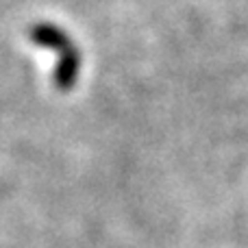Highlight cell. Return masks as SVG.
I'll list each match as a JSON object with an SVG mask.
<instances>
[{
  "label": "cell",
  "instance_id": "1",
  "mask_svg": "<svg viewBox=\"0 0 248 248\" xmlns=\"http://www.w3.org/2000/svg\"><path fill=\"white\" fill-rule=\"evenodd\" d=\"M31 39H33L37 46L50 48L52 52H57V57H61L63 52H68L70 48L74 46L68 35L52 24H35L33 29H31Z\"/></svg>",
  "mask_w": 248,
  "mask_h": 248
}]
</instances>
